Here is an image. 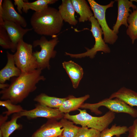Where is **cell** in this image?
I'll return each mask as SVG.
<instances>
[{"mask_svg":"<svg viewBox=\"0 0 137 137\" xmlns=\"http://www.w3.org/2000/svg\"><path fill=\"white\" fill-rule=\"evenodd\" d=\"M63 21L58 10L49 6L40 11L35 12L30 20L32 28L36 33L52 38L60 32Z\"/></svg>","mask_w":137,"mask_h":137,"instance_id":"7a4b0ae2","label":"cell"},{"mask_svg":"<svg viewBox=\"0 0 137 137\" xmlns=\"http://www.w3.org/2000/svg\"><path fill=\"white\" fill-rule=\"evenodd\" d=\"M58 11L63 21L72 25H76L78 21L75 17V10L71 0H62Z\"/></svg>","mask_w":137,"mask_h":137,"instance_id":"2e32d148","label":"cell"},{"mask_svg":"<svg viewBox=\"0 0 137 137\" xmlns=\"http://www.w3.org/2000/svg\"><path fill=\"white\" fill-rule=\"evenodd\" d=\"M71 0L75 11L79 15V22H84L89 21L94 14L87 1L85 0Z\"/></svg>","mask_w":137,"mask_h":137,"instance_id":"d6986e66","label":"cell"},{"mask_svg":"<svg viewBox=\"0 0 137 137\" xmlns=\"http://www.w3.org/2000/svg\"><path fill=\"white\" fill-rule=\"evenodd\" d=\"M14 4L17 6V8L20 14H22V11L27 13L29 10L26 2H24L23 0H14Z\"/></svg>","mask_w":137,"mask_h":137,"instance_id":"f1b7e54d","label":"cell"},{"mask_svg":"<svg viewBox=\"0 0 137 137\" xmlns=\"http://www.w3.org/2000/svg\"><path fill=\"white\" fill-rule=\"evenodd\" d=\"M90 97V96L89 94L77 98L70 95L63 102L58 109L60 111L65 114L78 110Z\"/></svg>","mask_w":137,"mask_h":137,"instance_id":"ac0fdd59","label":"cell"},{"mask_svg":"<svg viewBox=\"0 0 137 137\" xmlns=\"http://www.w3.org/2000/svg\"><path fill=\"white\" fill-rule=\"evenodd\" d=\"M129 24L126 30V33L133 44L135 40L137 39V8L131 12L127 19Z\"/></svg>","mask_w":137,"mask_h":137,"instance_id":"7402d4cb","label":"cell"},{"mask_svg":"<svg viewBox=\"0 0 137 137\" xmlns=\"http://www.w3.org/2000/svg\"><path fill=\"white\" fill-rule=\"evenodd\" d=\"M63 130L59 122L54 119L48 121L36 131L31 137H58L62 135Z\"/></svg>","mask_w":137,"mask_h":137,"instance_id":"8fae6325","label":"cell"},{"mask_svg":"<svg viewBox=\"0 0 137 137\" xmlns=\"http://www.w3.org/2000/svg\"><path fill=\"white\" fill-rule=\"evenodd\" d=\"M109 98H117L131 107L137 106V92L125 87L112 93Z\"/></svg>","mask_w":137,"mask_h":137,"instance_id":"e0dca14e","label":"cell"},{"mask_svg":"<svg viewBox=\"0 0 137 137\" xmlns=\"http://www.w3.org/2000/svg\"><path fill=\"white\" fill-rule=\"evenodd\" d=\"M101 106H104L114 113H124L128 114L133 118L137 117V110L117 98H105L97 103H83L80 108L90 110L96 115L102 113L99 110Z\"/></svg>","mask_w":137,"mask_h":137,"instance_id":"8992f818","label":"cell"},{"mask_svg":"<svg viewBox=\"0 0 137 137\" xmlns=\"http://www.w3.org/2000/svg\"><path fill=\"white\" fill-rule=\"evenodd\" d=\"M62 65L71 79L73 87L78 88L79 83L83 77V72L81 67L72 60L64 61Z\"/></svg>","mask_w":137,"mask_h":137,"instance_id":"9a60e30c","label":"cell"},{"mask_svg":"<svg viewBox=\"0 0 137 137\" xmlns=\"http://www.w3.org/2000/svg\"><path fill=\"white\" fill-rule=\"evenodd\" d=\"M32 109L24 111L19 113L21 117L25 116L28 119L41 117L56 120L63 118L64 114L58 108H51L38 104Z\"/></svg>","mask_w":137,"mask_h":137,"instance_id":"9c48e42d","label":"cell"},{"mask_svg":"<svg viewBox=\"0 0 137 137\" xmlns=\"http://www.w3.org/2000/svg\"><path fill=\"white\" fill-rule=\"evenodd\" d=\"M2 7V18L4 21L13 22L22 27H25L26 26L27 23L25 19L16 11L11 1L3 0Z\"/></svg>","mask_w":137,"mask_h":137,"instance_id":"7c38bea8","label":"cell"},{"mask_svg":"<svg viewBox=\"0 0 137 137\" xmlns=\"http://www.w3.org/2000/svg\"><path fill=\"white\" fill-rule=\"evenodd\" d=\"M33 47L32 45L25 42L23 40L17 44L13 56L15 64L21 73L31 72L38 68V64L32 52Z\"/></svg>","mask_w":137,"mask_h":137,"instance_id":"5b68a950","label":"cell"},{"mask_svg":"<svg viewBox=\"0 0 137 137\" xmlns=\"http://www.w3.org/2000/svg\"><path fill=\"white\" fill-rule=\"evenodd\" d=\"M100 132L86 127H80L76 137H99Z\"/></svg>","mask_w":137,"mask_h":137,"instance_id":"83f0119b","label":"cell"},{"mask_svg":"<svg viewBox=\"0 0 137 137\" xmlns=\"http://www.w3.org/2000/svg\"><path fill=\"white\" fill-rule=\"evenodd\" d=\"M57 0H37L32 2H26L28 9L38 12L42 10L50 4H54Z\"/></svg>","mask_w":137,"mask_h":137,"instance_id":"484cf974","label":"cell"},{"mask_svg":"<svg viewBox=\"0 0 137 137\" xmlns=\"http://www.w3.org/2000/svg\"><path fill=\"white\" fill-rule=\"evenodd\" d=\"M68 98H59L49 96L44 93H41L36 96L33 99L38 104L53 108L58 109L63 102Z\"/></svg>","mask_w":137,"mask_h":137,"instance_id":"ffe728a7","label":"cell"},{"mask_svg":"<svg viewBox=\"0 0 137 137\" xmlns=\"http://www.w3.org/2000/svg\"><path fill=\"white\" fill-rule=\"evenodd\" d=\"M3 0H0V26L3 25L4 21L2 18L3 14V9L2 7V3Z\"/></svg>","mask_w":137,"mask_h":137,"instance_id":"4dcf8cb0","label":"cell"},{"mask_svg":"<svg viewBox=\"0 0 137 137\" xmlns=\"http://www.w3.org/2000/svg\"><path fill=\"white\" fill-rule=\"evenodd\" d=\"M130 1L132 2L133 1H135L137 3V0H130Z\"/></svg>","mask_w":137,"mask_h":137,"instance_id":"e575fe53","label":"cell"},{"mask_svg":"<svg viewBox=\"0 0 137 137\" xmlns=\"http://www.w3.org/2000/svg\"><path fill=\"white\" fill-rule=\"evenodd\" d=\"M89 21L91 23L90 31L95 40V43L93 47L91 49L86 48L87 51L81 54H74L66 52V55L76 58L89 57L90 58L93 59L98 52L102 51L105 53L110 52V48L102 38L103 31L97 19L93 16L90 18Z\"/></svg>","mask_w":137,"mask_h":137,"instance_id":"52a82bcc","label":"cell"},{"mask_svg":"<svg viewBox=\"0 0 137 137\" xmlns=\"http://www.w3.org/2000/svg\"><path fill=\"white\" fill-rule=\"evenodd\" d=\"M115 137H119L115 136Z\"/></svg>","mask_w":137,"mask_h":137,"instance_id":"8d00e7d4","label":"cell"},{"mask_svg":"<svg viewBox=\"0 0 137 137\" xmlns=\"http://www.w3.org/2000/svg\"><path fill=\"white\" fill-rule=\"evenodd\" d=\"M2 26L6 30L14 47L16 49L19 42L23 40L24 35L32 28L24 29L21 25L13 22L4 21Z\"/></svg>","mask_w":137,"mask_h":137,"instance_id":"4fadbf2b","label":"cell"},{"mask_svg":"<svg viewBox=\"0 0 137 137\" xmlns=\"http://www.w3.org/2000/svg\"><path fill=\"white\" fill-rule=\"evenodd\" d=\"M42 70L37 68L29 73H21L6 88L0 92L1 100H8L14 104L22 102L37 89V84L46 79Z\"/></svg>","mask_w":137,"mask_h":137,"instance_id":"6da1fadb","label":"cell"},{"mask_svg":"<svg viewBox=\"0 0 137 137\" xmlns=\"http://www.w3.org/2000/svg\"><path fill=\"white\" fill-rule=\"evenodd\" d=\"M94 16L97 20L102 30L104 40L107 43L113 44L117 40L118 36L109 27L106 19V12L109 8L112 7L115 1H112L106 5H100L94 0H88Z\"/></svg>","mask_w":137,"mask_h":137,"instance_id":"ba28073f","label":"cell"},{"mask_svg":"<svg viewBox=\"0 0 137 137\" xmlns=\"http://www.w3.org/2000/svg\"><path fill=\"white\" fill-rule=\"evenodd\" d=\"M59 41L58 38L56 36L49 40L42 36L39 39L33 42V47L39 46L41 48L40 51H36L33 53L38 64V68L42 70L46 68L50 69L49 60L56 55L57 52L54 49Z\"/></svg>","mask_w":137,"mask_h":137,"instance_id":"277c9868","label":"cell"},{"mask_svg":"<svg viewBox=\"0 0 137 137\" xmlns=\"http://www.w3.org/2000/svg\"><path fill=\"white\" fill-rule=\"evenodd\" d=\"M0 137H3L2 133L1 131H0Z\"/></svg>","mask_w":137,"mask_h":137,"instance_id":"836d02e7","label":"cell"},{"mask_svg":"<svg viewBox=\"0 0 137 137\" xmlns=\"http://www.w3.org/2000/svg\"><path fill=\"white\" fill-rule=\"evenodd\" d=\"M58 137H63L62 135L59 136H58Z\"/></svg>","mask_w":137,"mask_h":137,"instance_id":"d590c367","label":"cell"},{"mask_svg":"<svg viewBox=\"0 0 137 137\" xmlns=\"http://www.w3.org/2000/svg\"><path fill=\"white\" fill-rule=\"evenodd\" d=\"M128 128L126 126H117L115 124L110 128H107L100 132L99 137H113L116 136L120 137L128 132Z\"/></svg>","mask_w":137,"mask_h":137,"instance_id":"603a6c76","label":"cell"},{"mask_svg":"<svg viewBox=\"0 0 137 137\" xmlns=\"http://www.w3.org/2000/svg\"><path fill=\"white\" fill-rule=\"evenodd\" d=\"M79 113L75 115H71L68 113L64 114L63 118L71 120L74 123L82 127H86L96 130L101 132L108 128L115 118L114 113L110 110L103 115L93 116L88 113L85 110L78 109Z\"/></svg>","mask_w":137,"mask_h":137,"instance_id":"3957f363","label":"cell"},{"mask_svg":"<svg viewBox=\"0 0 137 137\" xmlns=\"http://www.w3.org/2000/svg\"><path fill=\"white\" fill-rule=\"evenodd\" d=\"M8 118V116L6 115L5 116L1 115L0 116V125L6 122Z\"/></svg>","mask_w":137,"mask_h":137,"instance_id":"1f68e13d","label":"cell"},{"mask_svg":"<svg viewBox=\"0 0 137 137\" xmlns=\"http://www.w3.org/2000/svg\"><path fill=\"white\" fill-rule=\"evenodd\" d=\"M9 84L6 83H0V88L2 90L8 87Z\"/></svg>","mask_w":137,"mask_h":137,"instance_id":"d6a6232c","label":"cell"},{"mask_svg":"<svg viewBox=\"0 0 137 137\" xmlns=\"http://www.w3.org/2000/svg\"><path fill=\"white\" fill-rule=\"evenodd\" d=\"M21 117L19 113H14L9 121L0 125V131L3 137H9L15 131L22 129V126L17 123L18 119Z\"/></svg>","mask_w":137,"mask_h":137,"instance_id":"44dd1931","label":"cell"},{"mask_svg":"<svg viewBox=\"0 0 137 137\" xmlns=\"http://www.w3.org/2000/svg\"><path fill=\"white\" fill-rule=\"evenodd\" d=\"M0 106L7 109V111L4 112L3 114L8 116L12 114L19 113L25 110L20 105L14 104L8 100H1Z\"/></svg>","mask_w":137,"mask_h":137,"instance_id":"4316f807","label":"cell"},{"mask_svg":"<svg viewBox=\"0 0 137 137\" xmlns=\"http://www.w3.org/2000/svg\"><path fill=\"white\" fill-rule=\"evenodd\" d=\"M118 15L117 20L112 27L113 31L117 34L119 32V29L122 25H124L128 28V25L127 19L132 12L130 8L133 10L136 9L137 7L133 4L132 2L128 0H117Z\"/></svg>","mask_w":137,"mask_h":137,"instance_id":"30bf717a","label":"cell"},{"mask_svg":"<svg viewBox=\"0 0 137 137\" xmlns=\"http://www.w3.org/2000/svg\"><path fill=\"white\" fill-rule=\"evenodd\" d=\"M128 128V137H137V119L134 120L132 125Z\"/></svg>","mask_w":137,"mask_h":137,"instance_id":"f546056e","label":"cell"},{"mask_svg":"<svg viewBox=\"0 0 137 137\" xmlns=\"http://www.w3.org/2000/svg\"><path fill=\"white\" fill-rule=\"evenodd\" d=\"M0 45L3 48L9 49L12 52L16 51L14 46L6 30L0 26Z\"/></svg>","mask_w":137,"mask_h":137,"instance_id":"d4e9b609","label":"cell"},{"mask_svg":"<svg viewBox=\"0 0 137 137\" xmlns=\"http://www.w3.org/2000/svg\"><path fill=\"white\" fill-rule=\"evenodd\" d=\"M63 128V137H76L80 127L74 124V123L63 118L59 121Z\"/></svg>","mask_w":137,"mask_h":137,"instance_id":"cb8c5ba5","label":"cell"},{"mask_svg":"<svg viewBox=\"0 0 137 137\" xmlns=\"http://www.w3.org/2000/svg\"><path fill=\"white\" fill-rule=\"evenodd\" d=\"M7 62L0 71V83H4L13 77L19 76L21 74L20 70L16 66L13 55L7 52Z\"/></svg>","mask_w":137,"mask_h":137,"instance_id":"5bb4252c","label":"cell"}]
</instances>
